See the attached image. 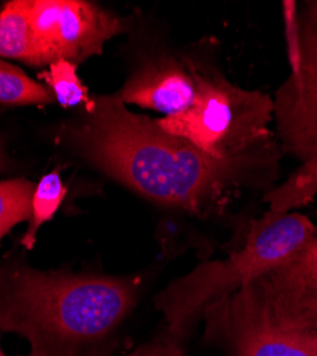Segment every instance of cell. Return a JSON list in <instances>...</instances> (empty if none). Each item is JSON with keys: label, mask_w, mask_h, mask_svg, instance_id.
I'll return each instance as SVG.
<instances>
[{"label": "cell", "mask_w": 317, "mask_h": 356, "mask_svg": "<svg viewBox=\"0 0 317 356\" xmlns=\"http://www.w3.org/2000/svg\"><path fill=\"white\" fill-rule=\"evenodd\" d=\"M35 187L23 178L0 181V229L6 234L23 221L31 220Z\"/></svg>", "instance_id": "cell-14"}, {"label": "cell", "mask_w": 317, "mask_h": 356, "mask_svg": "<svg viewBox=\"0 0 317 356\" xmlns=\"http://www.w3.org/2000/svg\"><path fill=\"white\" fill-rule=\"evenodd\" d=\"M54 102L50 88L0 58V104L29 106Z\"/></svg>", "instance_id": "cell-12"}, {"label": "cell", "mask_w": 317, "mask_h": 356, "mask_svg": "<svg viewBox=\"0 0 317 356\" xmlns=\"http://www.w3.org/2000/svg\"><path fill=\"white\" fill-rule=\"evenodd\" d=\"M93 102L69 129L70 143L99 170L150 201L205 218L222 214L245 191L277 180L284 153L275 133L219 159L130 111L118 93L98 95Z\"/></svg>", "instance_id": "cell-1"}, {"label": "cell", "mask_w": 317, "mask_h": 356, "mask_svg": "<svg viewBox=\"0 0 317 356\" xmlns=\"http://www.w3.org/2000/svg\"><path fill=\"white\" fill-rule=\"evenodd\" d=\"M313 235L317 227L299 213H268L253 221L239 250L224 259L197 265L156 296L164 335L182 343L209 305L263 275Z\"/></svg>", "instance_id": "cell-4"}, {"label": "cell", "mask_w": 317, "mask_h": 356, "mask_svg": "<svg viewBox=\"0 0 317 356\" xmlns=\"http://www.w3.org/2000/svg\"><path fill=\"white\" fill-rule=\"evenodd\" d=\"M0 356H8V355L3 352V349H2V345H0Z\"/></svg>", "instance_id": "cell-18"}, {"label": "cell", "mask_w": 317, "mask_h": 356, "mask_svg": "<svg viewBox=\"0 0 317 356\" xmlns=\"http://www.w3.org/2000/svg\"><path fill=\"white\" fill-rule=\"evenodd\" d=\"M216 304L276 330L317 332V235Z\"/></svg>", "instance_id": "cell-6"}, {"label": "cell", "mask_w": 317, "mask_h": 356, "mask_svg": "<svg viewBox=\"0 0 317 356\" xmlns=\"http://www.w3.org/2000/svg\"><path fill=\"white\" fill-rule=\"evenodd\" d=\"M206 337L230 348L233 356H317V332L281 331L219 304L201 315Z\"/></svg>", "instance_id": "cell-8"}, {"label": "cell", "mask_w": 317, "mask_h": 356, "mask_svg": "<svg viewBox=\"0 0 317 356\" xmlns=\"http://www.w3.org/2000/svg\"><path fill=\"white\" fill-rule=\"evenodd\" d=\"M68 188L57 170L47 172L40 178V181L35 186L32 197V213L31 220H29V227L20 240L24 250L31 251L35 248L39 229L46 222L52 221L57 210L61 209Z\"/></svg>", "instance_id": "cell-11"}, {"label": "cell", "mask_w": 317, "mask_h": 356, "mask_svg": "<svg viewBox=\"0 0 317 356\" xmlns=\"http://www.w3.org/2000/svg\"><path fill=\"white\" fill-rule=\"evenodd\" d=\"M283 5L291 74L273 97V133L300 165L266 193L272 214L291 213L317 194V2Z\"/></svg>", "instance_id": "cell-3"}, {"label": "cell", "mask_w": 317, "mask_h": 356, "mask_svg": "<svg viewBox=\"0 0 317 356\" xmlns=\"http://www.w3.org/2000/svg\"><path fill=\"white\" fill-rule=\"evenodd\" d=\"M3 167H5V154L2 150V145H0V170H2Z\"/></svg>", "instance_id": "cell-16"}, {"label": "cell", "mask_w": 317, "mask_h": 356, "mask_svg": "<svg viewBox=\"0 0 317 356\" xmlns=\"http://www.w3.org/2000/svg\"><path fill=\"white\" fill-rule=\"evenodd\" d=\"M193 57L159 54L143 62L125 81L119 97L166 115L185 111L196 96V70Z\"/></svg>", "instance_id": "cell-9"}, {"label": "cell", "mask_w": 317, "mask_h": 356, "mask_svg": "<svg viewBox=\"0 0 317 356\" xmlns=\"http://www.w3.org/2000/svg\"><path fill=\"white\" fill-rule=\"evenodd\" d=\"M45 86L50 88L54 100L65 108L82 106L83 110H91L95 104L93 97L77 76V65L59 60L49 66V70L39 74Z\"/></svg>", "instance_id": "cell-13"}, {"label": "cell", "mask_w": 317, "mask_h": 356, "mask_svg": "<svg viewBox=\"0 0 317 356\" xmlns=\"http://www.w3.org/2000/svg\"><path fill=\"white\" fill-rule=\"evenodd\" d=\"M136 280L38 270L0 261V332L31 345V356H111V337L136 304Z\"/></svg>", "instance_id": "cell-2"}, {"label": "cell", "mask_w": 317, "mask_h": 356, "mask_svg": "<svg viewBox=\"0 0 317 356\" xmlns=\"http://www.w3.org/2000/svg\"><path fill=\"white\" fill-rule=\"evenodd\" d=\"M126 356H186L180 342L162 334L153 341L133 349Z\"/></svg>", "instance_id": "cell-15"}, {"label": "cell", "mask_w": 317, "mask_h": 356, "mask_svg": "<svg viewBox=\"0 0 317 356\" xmlns=\"http://www.w3.org/2000/svg\"><path fill=\"white\" fill-rule=\"evenodd\" d=\"M31 8L32 0H10L0 9V58L42 66Z\"/></svg>", "instance_id": "cell-10"}, {"label": "cell", "mask_w": 317, "mask_h": 356, "mask_svg": "<svg viewBox=\"0 0 317 356\" xmlns=\"http://www.w3.org/2000/svg\"><path fill=\"white\" fill-rule=\"evenodd\" d=\"M156 122L206 154L224 159L273 134V97L236 86L215 66L199 63L192 106Z\"/></svg>", "instance_id": "cell-5"}, {"label": "cell", "mask_w": 317, "mask_h": 356, "mask_svg": "<svg viewBox=\"0 0 317 356\" xmlns=\"http://www.w3.org/2000/svg\"><path fill=\"white\" fill-rule=\"evenodd\" d=\"M31 19L42 66L82 63L110 39L130 31V20L86 0H32Z\"/></svg>", "instance_id": "cell-7"}, {"label": "cell", "mask_w": 317, "mask_h": 356, "mask_svg": "<svg viewBox=\"0 0 317 356\" xmlns=\"http://www.w3.org/2000/svg\"><path fill=\"white\" fill-rule=\"evenodd\" d=\"M5 235H6V232L0 229V243H2V240H3V236H5Z\"/></svg>", "instance_id": "cell-17"}]
</instances>
